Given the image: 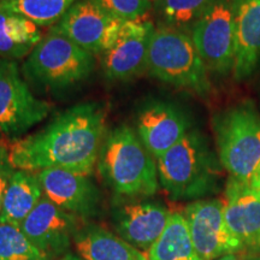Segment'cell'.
Listing matches in <instances>:
<instances>
[{
  "mask_svg": "<svg viewBox=\"0 0 260 260\" xmlns=\"http://www.w3.org/2000/svg\"><path fill=\"white\" fill-rule=\"evenodd\" d=\"M170 212L153 201H134L116 212V230L119 237L140 251L147 253L167 226Z\"/></svg>",
  "mask_w": 260,
  "mask_h": 260,
  "instance_id": "cell-16",
  "label": "cell"
},
{
  "mask_svg": "<svg viewBox=\"0 0 260 260\" xmlns=\"http://www.w3.org/2000/svg\"><path fill=\"white\" fill-rule=\"evenodd\" d=\"M191 242L200 260H216L243 251L224 219V203L217 199L197 200L184 210Z\"/></svg>",
  "mask_w": 260,
  "mask_h": 260,
  "instance_id": "cell-10",
  "label": "cell"
},
{
  "mask_svg": "<svg viewBox=\"0 0 260 260\" xmlns=\"http://www.w3.org/2000/svg\"><path fill=\"white\" fill-rule=\"evenodd\" d=\"M122 24L92 0H77L51 29L92 54H102L118 40Z\"/></svg>",
  "mask_w": 260,
  "mask_h": 260,
  "instance_id": "cell-9",
  "label": "cell"
},
{
  "mask_svg": "<svg viewBox=\"0 0 260 260\" xmlns=\"http://www.w3.org/2000/svg\"><path fill=\"white\" fill-rule=\"evenodd\" d=\"M216 260H260L259 254H254V253H230V254H225Z\"/></svg>",
  "mask_w": 260,
  "mask_h": 260,
  "instance_id": "cell-27",
  "label": "cell"
},
{
  "mask_svg": "<svg viewBox=\"0 0 260 260\" xmlns=\"http://www.w3.org/2000/svg\"><path fill=\"white\" fill-rule=\"evenodd\" d=\"M191 39L207 70L233 73L235 65V0H213L190 31Z\"/></svg>",
  "mask_w": 260,
  "mask_h": 260,
  "instance_id": "cell-7",
  "label": "cell"
},
{
  "mask_svg": "<svg viewBox=\"0 0 260 260\" xmlns=\"http://www.w3.org/2000/svg\"><path fill=\"white\" fill-rule=\"evenodd\" d=\"M42 38L37 23L0 9V57L6 60L22 59L31 53Z\"/></svg>",
  "mask_w": 260,
  "mask_h": 260,
  "instance_id": "cell-20",
  "label": "cell"
},
{
  "mask_svg": "<svg viewBox=\"0 0 260 260\" xmlns=\"http://www.w3.org/2000/svg\"><path fill=\"white\" fill-rule=\"evenodd\" d=\"M60 260H83L81 256H76L74 254H65Z\"/></svg>",
  "mask_w": 260,
  "mask_h": 260,
  "instance_id": "cell-29",
  "label": "cell"
},
{
  "mask_svg": "<svg viewBox=\"0 0 260 260\" xmlns=\"http://www.w3.org/2000/svg\"><path fill=\"white\" fill-rule=\"evenodd\" d=\"M96 164L110 188L122 197H151L158 190L157 161L129 125L107 133Z\"/></svg>",
  "mask_w": 260,
  "mask_h": 260,
  "instance_id": "cell-3",
  "label": "cell"
},
{
  "mask_svg": "<svg viewBox=\"0 0 260 260\" xmlns=\"http://www.w3.org/2000/svg\"><path fill=\"white\" fill-rule=\"evenodd\" d=\"M147 255L148 260H200L191 242L184 214H170L164 232Z\"/></svg>",
  "mask_w": 260,
  "mask_h": 260,
  "instance_id": "cell-21",
  "label": "cell"
},
{
  "mask_svg": "<svg viewBox=\"0 0 260 260\" xmlns=\"http://www.w3.org/2000/svg\"><path fill=\"white\" fill-rule=\"evenodd\" d=\"M2 2H8V0H0V3H2Z\"/></svg>",
  "mask_w": 260,
  "mask_h": 260,
  "instance_id": "cell-31",
  "label": "cell"
},
{
  "mask_svg": "<svg viewBox=\"0 0 260 260\" xmlns=\"http://www.w3.org/2000/svg\"><path fill=\"white\" fill-rule=\"evenodd\" d=\"M106 135V111L96 103L70 107L38 133L8 146L15 170L65 169L90 176Z\"/></svg>",
  "mask_w": 260,
  "mask_h": 260,
  "instance_id": "cell-1",
  "label": "cell"
},
{
  "mask_svg": "<svg viewBox=\"0 0 260 260\" xmlns=\"http://www.w3.org/2000/svg\"><path fill=\"white\" fill-rule=\"evenodd\" d=\"M93 70V54L52 29L23 65V75L29 82L51 90L74 87L88 79Z\"/></svg>",
  "mask_w": 260,
  "mask_h": 260,
  "instance_id": "cell-6",
  "label": "cell"
},
{
  "mask_svg": "<svg viewBox=\"0 0 260 260\" xmlns=\"http://www.w3.org/2000/svg\"><path fill=\"white\" fill-rule=\"evenodd\" d=\"M147 71L162 82L200 96L211 92L209 70L188 32L155 27L148 52Z\"/></svg>",
  "mask_w": 260,
  "mask_h": 260,
  "instance_id": "cell-4",
  "label": "cell"
},
{
  "mask_svg": "<svg viewBox=\"0 0 260 260\" xmlns=\"http://www.w3.org/2000/svg\"><path fill=\"white\" fill-rule=\"evenodd\" d=\"M189 132L186 113L167 102L146 104L136 118V133L155 160Z\"/></svg>",
  "mask_w": 260,
  "mask_h": 260,
  "instance_id": "cell-14",
  "label": "cell"
},
{
  "mask_svg": "<svg viewBox=\"0 0 260 260\" xmlns=\"http://www.w3.org/2000/svg\"><path fill=\"white\" fill-rule=\"evenodd\" d=\"M213 0H155L161 25L189 32L209 10Z\"/></svg>",
  "mask_w": 260,
  "mask_h": 260,
  "instance_id": "cell-22",
  "label": "cell"
},
{
  "mask_svg": "<svg viewBox=\"0 0 260 260\" xmlns=\"http://www.w3.org/2000/svg\"><path fill=\"white\" fill-rule=\"evenodd\" d=\"M37 174L45 197L60 209L80 218L96 213L100 191L88 175L65 169H46Z\"/></svg>",
  "mask_w": 260,
  "mask_h": 260,
  "instance_id": "cell-13",
  "label": "cell"
},
{
  "mask_svg": "<svg viewBox=\"0 0 260 260\" xmlns=\"http://www.w3.org/2000/svg\"><path fill=\"white\" fill-rule=\"evenodd\" d=\"M249 183H251V186L253 188H258L260 186V164L258 165V168H256L254 175L252 176Z\"/></svg>",
  "mask_w": 260,
  "mask_h": 260,
  "instance_id": "cell-28",
  "label": "cell"
},
{
  "mask_svg": "<svg viewBox=\"0 0 260 260\" xmlns=\"http://www.w3.org/2000/svg\"><path fill=\"white\" fill-rule=\"evenodd\" d=\"M259 187H260V186H259Z\"/></svg>",
  "mask_w": 260,
  "mask_h": 260,
  "instance_id": "cell-32",
  "label": "cell"
},
{
  "mask_svg": "<svg viewBox=\"0 0 260 260\" xmlns=\"http://www.w3.org/2000/svg\"><path fill=\"white\" fill-rule=\"evenodd\" d=\"M42 197L44 191L38 174L25 170H15L10 178L3 200L0 222H8L21 226Z\"/></svg>",
  "mask_w": 260,
  "mask_h": 260,
  "instance_id": "cell-19",
  "label": "cell"
},
{
  "mask_svg": "<svg viewBox=\"0 0 260 260\" xmlns=\"http://www.w3.org/2000/svg\"><path fill=\"white\" fill-rule=\"evenodd\" d=\"M218 158L237 180L249 182L260 164V113L253 102L219 111L212 119Z\"/></svg>",
  "mask_w": 260,
  "mask_h": 260,
  "instance_id": "cell-5",
  "label": "cell"
},
{
  "mask_svg": "<svg viewBox=\"0 0 260 260\" xmlns=\"http://www.w3.org/2000/svg\"><path fill=\"white\" fill-rule=\"evenodd\" d=\"M235 37L233 75L240 82L260 64V0H235Z\"/></svg>",
  "mask_w": 260,
  "mask_h": 260,
  "instance_id": "cell-17",
  "label": "cell"
},
{
  "mask_svg": "<svg viewBox=\"0 0 260 260\" xmlns=\"http://www.w3.org/2000/svg\"><path fill=\"white\" fill-rule=\"evenodd\" d=\"M28 239L21 226L0 222V260H48Z\"/></svg>",
  "mask_w": 260,
  "mask_h": 260,
  "instance_id": "cell-24",
  "label": "cell"
},
{
  "mask_svg": "<svg viewBox=\"0 0 260 260\" xmlns=\"http://www.w3.org/2000/svg\"><path fill=\"white\" fill-rule=\"evenodd\" d=\"M161 187L174 200L200 199L216 193L222 164L201 133L190 130L157 159Z\"/></svg>",
  "mask_w": 260,
  "mask_h": 260,
  "instance_id": "cell-2",
  "label": "cell"
},
{
  "mask_svg": "<svg viewBox=\"0 0 260 260\" xmlns=\"http://www.w3.org/2000/svg\"><path fill=\"white\" fill-rule=\"evenodd\" d=\"M74 243L83 260H148L147 253L98 225L79 230Z\"/></svg>",
  "mask_w": 260,
  "mask_h": 260,
  "instance_id": "cell-18",
  "label": "cell"
},
{
  "mask_svg": "<svg viewBox=\"0 0 260 260\" xmlns=\"http://www.w3.org/2000/svg\"><path fill=\"white\" fill-rule=\"evenodd\" d=\"M80 217L67 212L42 197L34 210L21 224V229L35 246L48 258L69 248L76 235Z\"/></svg>",
  "mask_w": 260,
  "mask_h": 260,
  "instance_id": "cell-12",
  "label": "cell"
},
{
  "mask_svg": "<svg viewBox=\"0 0 260 260\" xmlns=\"http://www.w3.org/2000/svg\"><path fill=\"white\" fill-rule=\"evenodd\" d=\"M111 17L121 21L144 18L153 0H92Z\"/></svg>",
  "mask_w": 260,
  "mask_h": 260,
  "instance_id": "cell-25",
  "label": "cell"
},
{
  "mask_svg": "<svg viewBox=\"0 0 260 260\" xmlns=\"http://www.w3.org/2000/svg\"><path fill=\"white\" fill-rule=\"evenodd\" d=\"M14 171L15 169L12 168L9 160L8 146L0 144V213H2L3 200H4L6 188L9 186L10 178H11Z\"/></svg>",
  "mask_w": 260,
  "mask_h": 260,
  "instance_id": "cell-26",
  "label": "cell"
},
{
  "mask_svg": "<svg viewBox=\"0 0 260 260\" xmlns=\"http://www.w3.org/2000/svg\"><path fill=\"white\" fill-rule=\"evenodd\" d=\"M224 219L243 249H260V193L249 182L229 177L225 186Z\"/></svg>",
  "mask_w": 260,
  "mask_h": 260,
  "instance_id": "cell-15",
  "label": "cell"
},
{
  "mask_svg": "<svg viewBox=\"0 0 260 260\" xmlns=\"http://www.w3.org/2000/svg\"><path fill=\"white\" fill-rule=\"evenodd\" d=\"M155 30L145 18L123 21L116 44L102 53L104 73L110 80H130L147 71L148 52Z\"/></svg>",
  "mask_w": 260,
  "mask_h": 260,
  "instance_id": "cell-11",
  "label": "cell"
},
{
  "mask_svg": "<svg viewBox=\"0 0 260 260\" xmlns=\"http://www.w3.org/2000/svg\"><path fill=\"white\" fill-rule=\"evenodd\" d=\"M77 0H8L0 9L30 19L39 27L56 24Z\"/></svg>",
  "mask_w": 260,
  "mask_h": 260,
  "instance_id": "cell-23",
  "label": "cell"
},
{
  "mask_svg": "<svg viewBox=\"0 0 260 260\" xmlns=\"http://www.w3.org/2000/svg\"><path fill=\"white\" fill-rule=\"evenodd\" d=\"M255 189H256V190H258V191H259V193H260V187H258V188H255Z\"/></svg>",
  "mask_w": 260,
  "mask_h": 260,
  "instance_id": "cell-30",
  "label": "cell"
},
{
  "mask_svg": "<svg viewBox=\"0 0 260 260\" xmlns=\"http://www.w3.org/2000/svg\"><path fill=\"white\" fill-rule=\"evenodd\" d=\"M51 105L38 99L22 79L17 64L0 61V134L18 139L47 118Z\"/></svg>",
  "mask_w": 260,
  "mask_h": 260,
  "instance_id": "cell-8",
  "label": "cell"
}]
</instances>
